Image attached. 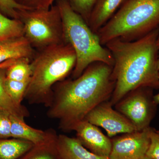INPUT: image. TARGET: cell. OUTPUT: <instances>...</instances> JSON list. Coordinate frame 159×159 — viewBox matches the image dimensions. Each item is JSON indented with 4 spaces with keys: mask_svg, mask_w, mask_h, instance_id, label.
I'll return each mask as SVG.
<instances>
[{
    "mask_svg": "<svg viewBox=\"0 0 159 159\" xmlns=\"http://www.w3.org/2000/svg\"><path fill=\"white\" fill-rule=\"evenodd\" d=\"M73 130L77 139L86 148L99 156L108 157L112 149V141L96 125L85 120L79 122Z\"/></svg>",
    "mask_w": 159,
    "mask_h": 159,
    "instance_id": "10",
    "label": "cell"
},
{
    "mask_svg": "<svg viewBox=\"0 0 159 159\" xmlns=\"http://www.w3.org/2000/svg\"><path fill=\"white\" fill-rule=\"evenodd\" d=\"M157 47L158 48L159 50V34L158 36L157 39Z\"/></svg>",
    "mask_w": 159,
    "mask_h": 159,
    "instance_id": "28",
    "label": "cell"
},
{
    "mask_svg": "<svg viewBox=\"0 0 159 159\" xmlns=\"http://www.w3.org/2000/svg\"><path fill=\"white\" fill-rule=\"evenodd\" d=\"M156 131L157 133L159 135V130H156Z\"/></svg>",
    "mask_w": 159,
    "mask_h": 159,
    "instance_id": "30",
    "label": "cell"
},
{
    "mask_svg": "<svg viewBox=\"0 0 159 159\" xmlns=\"http://www.w3.org/2000/svg\"><path fill=\"white\" fill-rule=\"evenodd\" d=\"M158 75H159V73H158Z\"/></svg>",
    "mask_w": 159,
    "mask_h": 159,
    "instance_id": "31",
    "label": "cell"
},
{
    "mask_svg": "<svg viewBox=\"0 0 159 159\" xmlns=\"http://www.w3.org/2000/svg\"><path fill=\"white\" fill-rule=\"evenodd\" d=\"M72 9L88 23L92 10L97 0H68Z\"/></svg>",
    "mask_w": 159,
    "mask_h": 159,
    "instance_id": "21",
    "label": "cell"
},
{
    "mask_svg": "<svg viewBox=\"0 0 159 159\" xmlns=\"http://www.w3.org/2000/svg\"><path fill=\"white\" fill-rule=\"evenodd\" d=\"M33 54V48L25 36L0 42V64L9 60L30 59Z\"/></svg>",
    "mask_w": 159,
    "mask_h": 159,
    "instance_id": "12",
    "label": "cell"
},
{
    "mask_svg": "<svg viewBox=\"0 0 159 159\" xmlns=\"http://www.w3.org/2000/svg\"><path fill=\"white\" fill-rule=\"evenodd\" d=\"M30 10L21 6L15 0H0V13L7 17L17 20V10Z\"/></svg>",
    "mask_w": 159,
    "mask_h": 159,
    "instance_id": "22",
    "label": "cell"
},
{
    "mask_svg": "<svg viewBox=\"0 0 159 159\" xmlns=\"http://www.w3.org/2000/svg\"><path fill=\"white\" fill-rule=\"evenodd\" d=\"M55 0H15L21 6L29 9H48Z\"/></svg>",
    "mask_w": 159,
    "mask_h": 159,
    "instance_id": "23",
    "label": "cell"
},
{
    "mask_svg": "<svg viewBox=\"0 0 159 159\" xmlns=\"http://www.w3.org/2000/svg\"><path fill=\"white\" fill-rule=\"evenodd\" d=\"M159 28V0H125L97 34L102 46L112 40L131 42Z\"/></svg>",
    "mask_w": 159,
    "mask_h": 159,
    "instance_id": "4",
    "label": "cell"
},
{
    "mask_svg": "<svg viewBox=\"0 0 159 159\" xmlns=\"http://www.w3.org/2000/svg\"><path fill=\"white\" fill-rule=\"evenodd\" d=\"M149 126L141 131L125 134L112 141L109 159H148L150 144Z\"/></svg>",
    "mask_w": 159,
    "mask_h": 159,
    "instance_id": "8",
    "label": "cell"
},
{
    "mask_svg": "<svg viewBox=\"0 0 159 159\" xmlns=\"http://www.w3.org/2000/svg\"><path fill=\"white\" fill-rule=\"evenodd\" d=\"M29 82V80L16 81L7 79L6 77L5 88L11 99L18 105H22V101L24 98Z\"/></svg>",
    "mask_w": 159,
    "mask_h": 159,
    "instance_id": "20",
    "label": "cell"
},
{
    "mask_svg": "<svg viewBox=\"0 0 159 159\" xmlns=\"http://www.w3.org/2000/svg\"><path fill=\"white\" fill-rule=\"evenodd\" d=\"M0 68V110L5 111L12 116L25 119L29 112L23 106L16 104L7 93L5 86L6 69Z\"/></svg>",
    "mask_w": 159,
    "mask_h": 159,
    "instance_id": "16",
    "label": "cell"
},
{
    "mask_svg": "<svg viewBox=\"0 0 159 159\" xmlns=\"http://www.w3.org/2000/svg\"><path fill=\"white\" fill-rule=\"evenodd\" d=\"M21 36H24V26L21 22L0 13V42Z\"/></svg>",
    "mask_w": 159,
    "mask_h": 159,
    "instance_id": "18",
    "label": "cell"
},
{
    "mask_svg": "<svg viewBox=\"0 0 159 159\" xmlns=\"http://www.w3.org/2000/svg\"><path fill=\"white\" fill-rule=\"evenodd\" d=\"M11 138L22 139L38 145L46 142L54 133L53 130L43 131L27 125L25 119L11 115Z\"/></svg>",
    "mask_w": 159,
    "mask_h": 159,
    "instance_id": "13",
    "label": "cell"
},
{
    "mask_svg": "<svg viewBox=\"0 0 159 159\" xmlns=\"http://www.w3.org/2000/svg\"><path fill=\"white\" fill-rule=\"evenodd\" d=\"M77 57L72 46L66 42L42 49L31 62L32 74L24 98L31 103L51 104V88L74 70Z\"/></svg>",
    "mask_w": 159,
    "mask_h": 159,
    "instance_id": "3",
    "label": "cell"
},
{
    "mask_svg": "<svg viewBox=\"0 0 159 159\" xmlns=\"http://www.w3.org/2000/svg\"><path fill=\"white\" fill-rule=\"evenodd\" d=\"M56 148L58 159H109L92 153L77 138L66 135H57Z\"/></svg>",
    "mask_w": 159,
    "mask_h": 159,
    "instance_id": "11",
    "label": "cell"
},
{
    "mask_svg": "<svg viewBox=\"0 0 159 159\" xmlns=\"http://www.w3.org/2000/svg\"><path fill=\"white\" fill-rule=\"evenodd\" d=\"M30 60L28 58L18 59L6 69V78L16 81L30 80L32 74Z\"/></svg>",
    "mask_w": 159,
    "mask_h": 159,
    "instance_id": "19",
    "label": "cell"
},
{
    "mask_svg": "<svg viewBox=\"0 0 159 159\" xmlns=\"http://www.w3.org/2000/svg\"><path fill=\"white\" fill-rule=\"evenodd\" d=\"M57 136L55 132L46 142L34 145L18 159H58L56 148Z\"/></svg>",
    "mask_w": 159,
    "mask_h": 159,
    "instance_id": "17",
    "label": "cell"
},
{
    "mask_svg": "<svg viewBox=\"0 0 159 159\" xmlns=\"http://www.w3.org/2000/svg\"><path fill=\"white\" fill-rule=\"evenodd\" d=\"M153 100L154 102L157 105L159 104V93L155 96H153Z\"/></svg>",
    "mask_w": 159,
    "mask_h": 159,
    "instance_id": "27",
    "label": "cell"
},
{
    "mask_svg": "<svg viewBox=\"0 0 159 159\" xmlns=\"http://www.w3.org/2000/svg\"><path fill=\"white\" fill-rule=\"evenodd\" d=\"M125 0H97L91 12L88 25L97 33L116 12Z\"/></svg>",
    "mask_w": 159,
    "mask_h": 159,
    "instance_id": "14",
    "label": "cell"
},
{
    "mask_svg": "<svg viewBox=\"0 0 159 159\" xmlns=\"http://www.w3.org/2000/svg\"><path fill=\"white\" fill-rule=\"evenodd\" d=\"M10 116L9 113L0 110V139L11 138Z\"/></svg>",
    "mask_w": 159,
    "mask_h": 159,
    "instance_id": "24",
    "label": "cell"
},
{
    "mask_svg": "<svg viewBox=\"0 0 159 159\" xmlns=\"http://www.w3.org/2000/svg\"><path fill=\"white\" fill-rule=\"evenodd\" d=\"M150 144L147 156L148 159H159V135L156 129L151 128Z\"/></svg>",
    "mask_w": 159,
    "mask_h": 159,
    "instance_id": "25",
    "label": "cell"
},
{
    "mask_svg": "<svg viewBox=\"0 0 159 159\" xmlns=\"http://www.w3.org/2000/svg\"><path fill=\"white\" fill-rule=\"evenodd\" d=\"M157 65H158V68L159 70V51L158 53V59H157Z\"/></svg>",
    "mask_w": 159,
    "mask_h": 159,
    "instance_id": "29",
    "label": "cell"
},
{
    "mask_svg": "<svg viewBox=\"0 0 159 159\" xmlns=\"http://www.w3.org/2000/svg\"><path fill=\"white\" fill-rule=\"evenodd\" d=\"M24 36L32 48L43 49L65 42L62 19L57 4L48 9L17 10Z\"/></svg>",
    "mask_w": 159,
    "mask_h": 159,
    "instance_id": "6",
    "label": "cell"
},
{
    "mask_svg": "<svg viewBox=\"0 0 159 159\" xmlns=\"http://www.w3.org/2000/svg\"><path fill=\"white\" fill-rule=\"evenodd\" d=\"M152 89L141 88L132 91L116 104V108L129 120L137 131L149 127L157 105Z\"/></svg>",
    "mask_w": 159,
    "mask_h": 159,
    "instance_id": "7",
    "label": "cell"
},
{
    "mask_svg": "<svg viewBox=\"0 0 159 159\" xmlns=\"http://www.w3.org/2000/svg\"><path fill=\"white\" fill-rule=\"evenodd\" d=\"M34 145L22 139H0V159H19Z\"/></svg>",
    "mask_w": 159,
    "mask_h": 159,
    "instance_id": "15",
    "label": "cell"
},
{
    "mask_svg": "<svg viewBox=\"0 0 159 159\" xmlns=\"http://www.w3.org/2000/svg\"><path fill=\"white\" fill-rule=\"evenodd\" d=\"M57 5L62 19L64 42L72 46L77 57L73 73L74 79L93 63H104L112 67L114 59L110 51L101 44L97 33L72 9L68 1L57 0Z\"/></svg>",
    "mask_w": 159,
    "mask_h": 159,
    "instance_id": "5",
    "label": "cell"
},
{
    "mask_svg": "<svg viewBox=\"0 0 159 159\" xmlns=\"http://www.w3.org/2000/svg\"><path fill=\"white\" fill-rule=\"evenodd\" d=\"M18 59H11L6 61L5 62L0 64V68H8L9 66L14 64Z\"/></svg>",
    "mask_w": 159,
    "mask_h": 159,
    "instance_id": "26",
    "label": "cell"
},
{
    "mask_svg": "<svg viewBox=\"0 0 159 159\" xmlns=\"http://www.w3.org/2000/svg\"><path fill=\"white\" fill-rule=\"evenodd\" d=\"M112 70L104 63H93L79 77L63 82L53 96L48 117L58 120L62 130H73L92 110L111 97L115 86Z\"/></svg>",
    "mask_w": 159,
    "mask_h": 159,
    "instance_id": "1",
    "label": "cell"
},
{
    "mask_svg": "<svg viewBox=\"0 0 159 159\" xmlns=\"http://www.w3.org/2000/svg\"><path fill=\"white\" fill-rule=\"evenodd\" d=\"M159 28L133 41L112 40L105 45L114 59L112 77L115 82L111 104L141 88L159 89L157 41Z\"/></svg>",
    "mask_w": 159,
    "mask_h": 159,
    "instance_id": "2",
    "label": "cell"
},
{
    "mask_svg": "<svg viewBox=\"0 0 159 159\" xmlns=\"http://www.w3.org/2000/svg\"><path fill=\"white\" fill-rule=\"evenodd\" d=\"M110 102H104L90 112L84 120L91 124L104 129L110 138L119 134L137 131L134 125L126 117L114 110Z\"/></svg>",
    "mask_w": 159,
    "mask_h": 159,
    "instance_id": "9",
    "label": "cell"
}]
</instances>
